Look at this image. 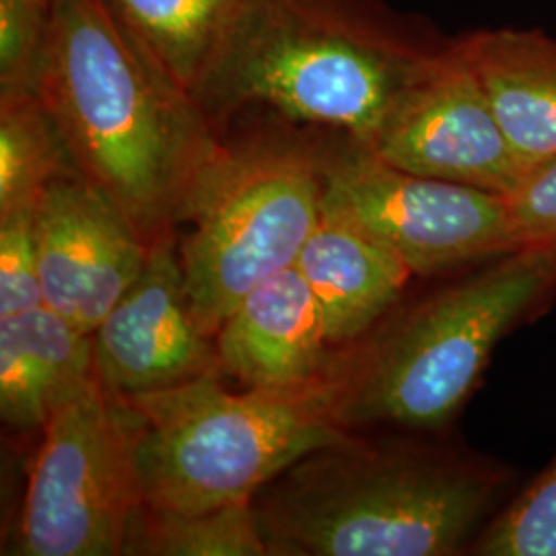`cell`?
Wrapping results in <instances>:
<instances>
[{
  "label": "cell",
  "mask_w": 556,
  "mask_h": 556,
  "mask_svg": "<svg viewBox=\"0 0 556 556\" xmlns=\"http://www.w3.org/2000/svg\"><path fill=\"white\" fill-rule=\"evenodd\" d=\"M507 200L521 243L556 239V157L528 169Z\"/></svg>",
  "instance_id": "cell-22"
},
{
  "label": "cell",
  "mask_w": 556,
  "mask_h": 556,
  "mask_svg": "<svg viewBox=\"0 0 556 556\" xmlns=\"http://www.w3.org/2000/svg\"><path fill=\"white\" fill-rule=\"evenodd\" d=\"M338 365L289 388L236 394L206 376L119 397L135 429L140 503L186 514L252 503L291 464L351 435L338 420Z\"/></svg>",
  "instance_id": "cell-5"
},
{
  "label": "cell",
  "mask_w": 556,
  "mask_h": 556,
  "mask_svg": "<svg viewBox=\"0 0 556 556\" xmlns=\"http://www.w3.org/2000/svg\"><path fill=\"white\" fill-rule=\"evenodd\" d=\"M470 555L556 556V454L480 530Z\"/></svg>",
  "instance_id": "cell-19"
},
{
  "label": "cell",
  "mask_w": 556,
  "mask_h": 556,
  "mask_svg": "<svg viewBox=\"0 0 556 556\" xmlns=\"http://www.w3.org/2000/svg\"><path fill=\"white\" fill-rule=\"evenodd\" d=\"M495 457L353 431L301 457L252 501L268 556L470 555L511 489Z\"/></svg>",
  "instance_id": "cell-3"
},
{
  "label": "cell",
  "mask_w": 556,
  "mask_h": 556,
  "mask_svg": "<svg viewBox=\"0 0 556 556\" xmlns=\"http://www.w3.org/2000/svg\"><path fill=\"white\" fill-rule=\"evenodd\" d=\"M295 266L318 301L334 351H346L367 337L415 278L396 254L324 213Z\"/></svg>",
  "instance_id": "cell-13"
},
{
  "label": "cell",
  "mask_w": 556,
  "mask_h": 556,
  "mask_svg": "<svg viewBox=\"0 0 556 556\" xmlns=\"http://www.w3.org/2000/svg\"><path fill=\"white\" fill-rule=\"evenodd\" d=\"M124 556H268V548L252 503L192 514L140 503Z\"/></svg>",
  "instance_id": "cell-18"
},
{
  "label": "cell",
  "mask_w": 556,
  "mask_h": 556,
  "mask_svg": "<svg viewBox=\"0 0 556 556\" xmlns=\"http://www.w3.org/2000/svg\"><path fill=\"white\" fill-rule=\"evenodd\" d=\"M83 176L38 93H0V217L36 211L62 178Z\"/></svg>",
  "instance_id": "cell-17"
},
{
  "label": "cell",
  "mask_w": 556,
  "mask_h": 556,
  "mask_svg": "<svg viewBox=\"0 0 556 556\" xmlns=\"http://www.w3.org/2000/svg\"><path fill=\"white\" fill-rule=\"evenodd\" d=\"M93 378L91 332L46 305L0 318V417L11 431L41 433Z\"/></svg>",
  "instance_id": "cell-14"
},
{
  "label": "cell",
  "mask_w": 556,
  "mask_h": 556,
  "mask_svg": "<svg viewBox=\"0 0 556 556\" xmlns=\"http://www.w3.org/2000/svg\"><path fill=\"white\" fill-rule=\"evenodd\" d=\"M367 147L410 174L503 197L526 176L457 36L397 93Z\"/></svg>",
  "instance_id": "cell-9"
},
{
  "label": "cell",
  "mask_w": 556,
  "mask_h": 556,
  "mask_svg": "<svg viewBox=\"0 0 556 556\" xmlns=\"http://www.w3.org/2000/svg\"><path fill=\"white\" fill-rule=\"evenodd\" d=\"M223 374L245 388H289L328 376L340 351L307 280L289 266L262 280L227 316L215 337Z\"/></svg>",
  "instance_id": "cell-12"
},
{
  "label": "cell",
  "mask_w": 556,
  "mask_h": 556,
  "mask_svg": "<svg viewBox=\"0 0 556 556\" xmlns=\"http://www.w3.org/2000/svg\"><path fill=\"white\" fill-rule=\"evenodd\" d=\"M139 505L130 410L96 376L41 429L4 555L122 556Z\"/></svg>",
  "instance_id": "cell-7"
},
{
  "label": "cell",
  "mask_w": 556,
  "mask_h": 556,
  "mask_svg": "<svg viewBox=\"0 0 556 556\" xmlns=\"http://www.w3.org/2000/svg\"><path fill=\"white\" fill-rule=\"evenodd\" d=\"M457 41L526 172L556 157V38L498 27L468 31Z\"/></svg>",
  "instance_id": "cell-15"
},
{
  "label": "cell",
  "mask_w": 556,
  "mask_h": 556,
  "mask_svg": "<svg viewBox=\"0 0 556 556\" xmlns=\"http://www.w3.org/2000/svg\"><path fill=\"white\" fill-rule=\"evenodd\" d=\"M452 40L388 0H238L192 96L219 132L270 114L369 144Z\"/></svg>",
  "instance_id": "cell-2"
},
{
  "label": "cell",
  "mask_w": 556,
  "mask_h": 556,
  "mask_svg": "<svg viewBox=\"0 0 556 556\" xmlns=\"http://www.w3.org/2000/svg\"><path fill=\"white\" fill-rule=\"evenodd\" d=\"M321 213L378 241L420 278L523 245L507 197L410 174L340 132H328Z\"/></svg>",
  "instance_id": "cell-8"
},
{
  "label": "cell",
  "mask_w": 556,
  "mask_h": 556,
  "mask_svg": "<svg viewBox=\"0 0 556 556\" xmlns=\"http://www.w3.org/2000/svg\"><path fill=\"white\" fill-rule=\"evenodd\" d=\"M96 376L116 397L223 376L215 338L194 318L176 238L151 245L135 285L93 332Z\"/></svg>",
  "instance_id": "cell-10"
},
{
  "label": "cell",
  "mask_w": 556,
  "mask_h": 556,
  "mask_svg": "<svg viewBox=\"0 0 556 556\" xmlns=\"http://www.w3.org/2000/svg\"><path fill=\"white\" fill-rule=\"evenodd\" d=\"M260 116L220 132L179 248L194 318L211 338L256 285L295 266L321 217L328 130Z\"/></svg>",
  "instance_id": "cell-6"
},
{
  "label": "cell",
  "mask_w": 556,
  "mask_h": 556,
  "mask_svg": "<svg viewBox=\"0 0 556 556\" xmlns=\"http://www.w3.org/2000/svg\"><path fill=\"white\" fill-rule=\"evenodd\" d=\"M36 93L83 178L118 204L140 238H176L220 149L192 91L100 0H56Z\"/></svg>",
  "instance_id": "cell-1"
},
{
  "label": "cell",
  "mask_w": 556,
  "mask_h": 556,
  "mask_svg": "<svg viewBox=\"0 0 556 556\" xmlns=\"http://www.w3.org/2000/svg\"><path fill=\"white\" fill-rule=\"evenodd\" d=\"M56 0H0V93H36Z\"/></svg>",
  "instance_id": "cell-20"
},
{
  "label": "cell",
  "mask_w": 556,
  "mask_h": 556,
  "mask_svg": "<svg viewBox=\"0 0 556 556\" xmlns=\"http://www.w3.org/2000/svg\"><path fill=\"white\" fill-rule=\"evenodd\" d=\"M112 20L194 91L238 0H100Z\"/></svg>",
  "instance_id": "cell-16"
},
{
  "label": "cell",
  "mask_w": 556,
  "mask_h": 556,
  "mask_svg": "<svg viewBox=\"0 0 556 556\" xmlns=\"http://www.w3.org/2000/svg\"><path fill=\"white\" fill-rule=\"evenodd\" d=\"M556 299V239L530 241L452 273L397 303L340 351L338 420L346 431H445L475 396L498 344Z\"/></svg>",
  "instance_id": "cell-4"
},
{
  "label": "cell",
  "mask_w": 556,
  "mask_h": 556,
  "mask_svg": "<svg viewBox=\"0 0 556 556\" xmlns=\"http://www.w3.org/2000/svg\"><path fill=\"white\" fill-rule=\"evenodd\" d=\"M43 305L96 332L140 277L151 245L83 176L54 181L34 211Z\"/></svg>",
  "instance_id": "cell-11"
},
{
  "label": "cell",
  "mask_w": 556,
  "mask_h": 556,
  "mask_svg": "<svg viewBox=\"0 0 556 556\" xmlns=\"http://www.w3.org/2000/svg\"><path fill=\"white\" fill-rule=\"evenodd\" d=\"M43 305L34 211L0 217V318Z\"/></svg>",
  "instance_id": "cell-21"
}]
</instances>
